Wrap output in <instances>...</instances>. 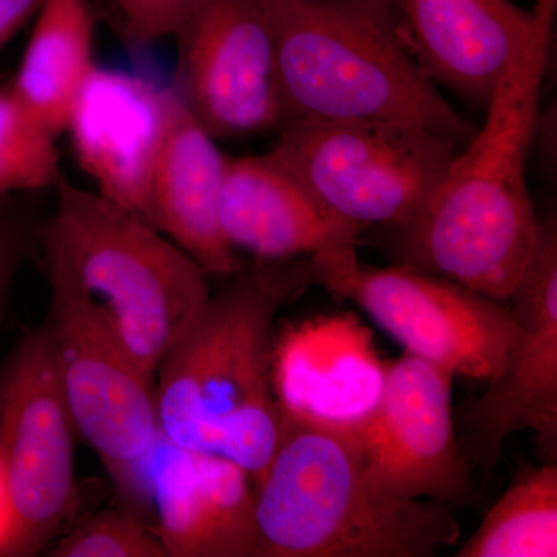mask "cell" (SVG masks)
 <instances>
[{
  "label": "cell",
  "mask_w": 557,
  "mask_h": 557,
  "mask_svg": "<svg viewBox=\"0 0 557 557\" xmlns=\"http://www.w3.org/2000/svg\"><path fill=\"white\" fill-rule=\"evenodd\" d=\"M219 222L234 249L285 260L355 247L361 226L333 214L269 153L226 160Z\"/></svg>",
  "instance_id": "obj_16"
},
{
  "label": "cell",
  "mask_w": 557,
  "mask_h": 557,
  "mask_svg": "<svg viewBox=\"0 0 557 557\" xmlns=\"http://www.w3.org/2000/svg\"><path fill=\"white\" fill-rule=\"evenodd\" d=\"M530 39L416 218L397 230L401 263L509 302L536 252L541 220L527 161L541 120L557 0H536Z\"/></svg>",
  "instance_id": "obj_1"
},
{
  "label": "cell",
  "mask_w": 557,
  "mask_h": 557,
  "mask_svg": "<svg viewBox=\"0 0 557 557\" xmlns=\"http://www.w3.org/2000/svg\"><path fill=\"white\" fill-rule=\"evenodd\" d=\"M46 0H0V50L21 30L32 16H36Z\"/></svg>",
  "instance_id": "obj_23"
},
{
  "label": "cell",
  "mask_w": 557,
  "mask_h": 557,
  "mask_svg": "<svg viewBox=\"0 0 557 557\" xmlns=\"http://www.w3.org/2000/svg\"><path fill=\"white\" fill-rule=\"evenodd\" d=\"M306 267L309 281L358 304L406 354L453 376L493 383L518 338L505 304L429 271L366 265L351 245L317 252Z\"/></svg>",
  "instance_id": "obj_7"
},
{
  "label": "cell",
  "mask_w": 557,
  "mask_h": 557,
  "mask_svg": "<svg viewBox=\"0 0 557 557\" xmlns=\"http://www.w3.org/2000/svg\"><path fill=\"white\" fill-rule=\"evenodd\" d=\"M453 380L446 370L406 354L384 369L375 403L344 420L370 479L392 496L443 505L474 500L454 431Z\"/></svg>",
  "instance_id": "obj_10"
},
{
  "label": "cell",
  "mask_w": 557,
  "mask_h": 557,
  "mask_svg": "<svg viewBox=\"0 0 557 557\" xmlns=\"http://www.w3.org/2000/svg\"><path fill=\"white\" fill-rule=\"evenodd\" d=\"M518 338L490 388L465 409V426L486 468L496 465L505 440L533 431L542 457L557 450V225L541 220L536 252L511 296Z\"/></svg>",
  "instance_id": "obj_13"
},
{
  "label": "cell",
  "mask_w": 557,
  "mask_h": 557,
  "mask_svg": "<svg viewBox=\"0 0 557 557\" xmlns=\"http://www.w3.org/2000/svg\"><path fill=\"white\" fill-rule=\"evenodd\" d=\"M113 485L168 557H255V483L228 458L180 448L160 431Z\"/></svg>",
  "instance_id": "obj_12"
},
{
  "label": "cell",
  "mask_w": 557,
  "mask_h": 557,
  "mask_svg": "<svg viewBox=\"0 0 557 557\" xmlns=\"http://www.w3.org/2000/svg\"><path fill=\"white\" fill-rule=\"evenodd\" d=\"M46 325L11 359L0 387V468L10 507L2 556H32L75 504L73 438Z\"/></svg>",
  "instance_id": "obj_9"
},
{
  "label": "cell",
  "mask_w": 557,
  "mask_h": 557,
  "mask_svg": "<svg viewBox=\"0 0 557 557\" xmlns=\"http://www.w3.org/2000/svg\"><path fill=\"white\" fill-rule=\"evenodd\" d=\"M226 160L172 89L166 135L150 180L148 222L205 273L218 276H234L242 270L219 222Z\"/></svg>",
  "instance_id": "obj_17"
},
{
  "label": "cell",
  "mask_w": 557,
  "mask_h": 557,
  "mask_svg": "<svg viewBox=\"0 0 557 557\" xmlns=\"http://www.w3.org/2000/svg\"><path fill=\"white\" fill-rule=\"evenodd\" d=\"M209 0H109L115 30L132 46L177 36Z\"/></svg>",
  "instance_id": "obj_22"
},
{
  "label": "cell",
  "mask_w": 557,
  "mask_h": 557,
  "mask_svg": "<svg viewBox=\"0 0 557 557\" xmlns=\"http://www.w3.org/2000/svg\"><path fill=\"white\" fill-rule=\"evenodd\" d=\"M274 44L285 123L412 124L461 146L478 126L413 58L395 0H259Z\"/></svg>",
  "instance_id": "obj_4"
},
{
  "label": "cell",
  "mask_w": 557,
  "mask_h": 557,
  "mask_svg": "<svg viewBox=\"0 0 557 557\" xmlns=\"http://www.w3.org/2000/svg\"><path fill=\"white\" fill-rule=\"evenodd\" d=\"M201 304L156 370L160 431L183 449L228 458L252 483L276 448L281 408L270 375L274 314L302 278L273 269L236 273Z\"/></svg>",
  "instance_id": "obj_3"
},
{
  "label": "cell",
  "mask_w": 557,
  "mask_h": 557,
  "mask_svg": "<svg viewBox=\"0 0 557 557\" xmlns=\"http://www.w3.org/2000/svg\"><path fill=\"white\" fill-rule=\"evenodd\" d=\"M397 9L428 78L478 108H486L537 21L536 7L511 0H397Z\"/></svg>",
  "instance_id": "obj_15"
},
{
  "label": "cell",
  "mask_w": 557,
  "mask_h": 557,
  "mask_svg": "<svg viewBox=\"0 0 557 557\" xmlns=\"http://www.w3.org/2000/svg\"><path fill=\"white\" fill-rule=\"evenodd\" d=\"M51 287L49 333L54 368L76 434L100 457L112 482L152 449L160 435L156 381L46 251Z\"/></svg>",
  "instance_id": "obj_8"
},
{
  "label": "cell",
  "mask_w": 557,
  "mask_h": 557,
  "mask_svg": "<svg viewBox=\"0 0 557 557\" xmlns=\"http://www.w3.org/2000/svg\"><path fill=\"white\" fill-rule=\"evenodd\" d=\"M54 188L57 209L44 226V249L156 381L172 339L209 298L207 273L145 219L97 190L62 175Z\"/></svg>",
  "instance_id": "obj_5"
},
{
  "label": "cell",
  "mask_w": 557,
  "mask_h": 557,
  "mask_svg": "<svg viewBox=\"0 0 557 557\" xmlns=\"http://www.w3.org/2000/svg\"><path fill=\"white\" fill-rule=\"evenodd\" d=\"M177 39L172 89L215 141L284 127L274 44L259 0H209Z\"/></svg>",
  "instance_id": "obj_11"
},
{
  "label": "cell",
  "mask_w": 557,
  "mask_h": 557,
  "mask_svg": "<svg viewBox=\"0 0 557 557\" xmlns=\"http://www.w3.org/2000/svg\"><path fill=\"white\" fill-rule=\"evenodd\" d=\"M53 557H168L150 528L127 509H106L61 539Z\"/></svg>",
  "instance_id": "obj_21"
},
{
  "label": "cell",
  "mask_w": 557,
  "mask_h": 557,
  "mask_svg": "<svg viewBox=\"0 0 557 557\" xmlns=\"http://www.w3.org/2000/svg\"><path fill=\"white\" fill-rule=\"evenodd\" d=\"M60 177L54 135L7 84L0 89V199L21 190L47 188Z\"/></svg>",
  "instance_id": "obj_20"
},
{
  "label": "cell",
  "mask_w": 557,
  "mask_h": 557,
  "mask_svg": "<svg viewBox=\"0 0 557 557\" xmlns=\"http://www.w3.org/2000/svg\"><path fill=\"white\" fill-rule=\"evenodd\" d=\"M171 97L172 89L141 76L95 67L65 124L81 170L97 193L146 222Z\"/></svg>",
  "instance_id": "obj_14"
},
{
  "label": "cell",
  "mask_w": 557,
  "mask_h": 557,
  "mask_svg": "<svg viewBox=\"0 0 557 557\" xmlns=\"http://www.w3.org/2000/svg\"><path fill=\"white\" fill-rule=\"evenodd\" d=\"M395 3H397V0H395Z\"/></svg>",
  "instance_id": "obj_26"
},
{
  "label": "cell",
  "mask_w": 557,
  "mask_h": 557,
  "mask_svg": "<svg viewBox=\"0 0 557 557\" xmlns=\"http://www.w3.org/2000/svg\"><path fill=\"white\" fill-rule=\"evenodd\" d=\"M10 530V507L9 496H7L5 480H3L2 468H0V556H2L3 545Z\"/></svg>",
  "instance_id": "obj_25"
},
{
  "label": "cell",
  "mask_w": 557,
  "mask_h": 557,
  "mask_svg": "<svg viewBox=\"0 0 557 557\" xmlns=\"http://www.w3.org/2000/svg\"><path fill=\"white\" fill-rule=\"evenodd\" d=\"M95 14L89 0H46L11 90L50 134L65 132L70 110L94 62Z\"/></svg>",
  "instance_id": "obj_18"
},
{
  "label": "cell",
  "mask_w": 557,
  "mask_h": 557,
  "mask_svg": "<svg viewBox=\"0 0 557 557\" xmlns=\"http://www.w3.org/2000/svg\"><path fill=\"white\" fill-rule=\"evenodd\" d=\"M14 258H16V245L9 233L0 230V304H2L3 292L9 282L11 270H13Z\"/></svg>",
  "instance_id": "obj_24"
},
{
  "label": "cell",
  "mask_w": 557,
  "mask_h": 557,
  "mask_svg": "<svg viewBox=\"0 0 557 557\" xmlns=\"http://www.w3.org/2000/svg\"><path fill=\"white\" fill-rule=\"evenodd\" d=\"M457 557H556L557 467L525 468Z\"/></svg>",
  "instance_id": "obj_19"
},
{
  "label": "cell",
  "mask_w": 557,
  "mask_h": 557,
  "mask_svg": "<svg viewBox=\"0 0 557 557\" xmlns=\"http://www.w3.org/2000/svg\"><path fill=\"white\" fill-rule=\"evenodd\" d=\"M278 408L276 448L255 482V557H429L456 544L448 505L381 490L344 421Z\"/></svg>",
  "instance_id": "obj_2"
},
{
  "label": "cell",
  "mask_w": 557,
  "mask_h": 557,
  "mask_svg": "<svg viewBox=\"0 0 557 557\" xmlns=\"http://www.w3.org/2000/svg\"><path fill=\"white\" fill-rule=\"evenodd\" d=\"M277 134L271 159L361 228H405L463 148L437 132L388 121L302 120Z\"/></svg>",
  "instance_id": "obj_6"
}]
</instances>
